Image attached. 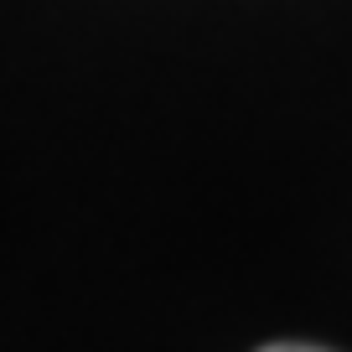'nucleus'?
Here are the masks:
<instances>
[{
    "label": "nucleus",
    "mask_w": 352,
    "mask_h": 352,
    "mask_svg": "<svg viewBox=\"0 0 352 352\" xmlns=\"http://www.w3.org/2000/svg\"><path fill=\"white\" fill-rule=\"evenodd\" d=\"M259 352H321V347H306V342H275V347H259Z\"/></svg>",
    "instance_id": "f257e3e1"
}]
</instances>
